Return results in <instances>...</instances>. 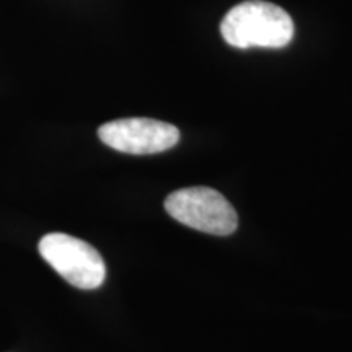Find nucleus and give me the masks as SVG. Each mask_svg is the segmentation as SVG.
Listing matches in <instances>:
<instances>
[{"label": "nucleus", "mask_w": 352, "mask_h": 352, "mask_svg": "<svg viewBox=\"0 0 352 352\" xmlns=\"http://www.w3.org/2000/svg\"><path fill=\"white\" fill-rule=\"evenodd\" d=\"M233 47H284L292 41L294 21L284 8L264 0H248L233 7L220 25Z\"/></svg>", "instance_id": "f257e3e1"}, {"label": "nucleus", "mask_w": 352, "mask_h": 352, "mask_svg": "<svg viewBox=\"0 0 352 352\" xmlns=\"http://www.w3.org/2000/svg\"><path fill=\"white\" fill-rule=\"evenodd\" d=\"M165 209L183 226L210 235H232L239 227V215L233 206L212 188L178 189L165 199Z\"/></svg>", "instance_id": "f03ea898"}, {"label": "nucleus", "mask_w": 352, "mask_h": 352, "mask_svg": "<svg viewBox=\"0 0 352 352\" xmlns=\"http://www.w3.org/2000/svg\"><path fill=\"white\" fill-rule=\"evenodd\" d=\"M39 254L74 287L98 289L107 279L103 258L87 241L67 233H47L38 245Z\"/></svg>", "instance_id": "7ed1b4c3"}, {"label": "nucleus", "mask_w": 352, "mask_h": 352, "mask_svg": "<svg viewBox=\"0 0 352 352\" xmlns=\"http://www.w3.org/2000/svg\"><path fill=\"white\" fill-rule=\"evenodd\" d=\"M98 138L118 152L152 155L175 147L179 140V131L173 124L151 118H124L101 126Z\"/></svg>", "instance_id": "20e7f679"}]
</instances>
